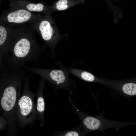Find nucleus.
I'll use <instances>...</instances> for the list:
<instances>
[{"instance_id":"obj_1","label":"nucleus","mask_w":136,"mask_h":136,"mask_svg":"<svg viewBox=\"0 0 136 136\" xmlns=\"http://www.w3.org/2000/svg\"><path fill=\"white\" fill-rule=\"evenodd\" d=\"M13 25L12 39L4 61L10 68L20 69L27 62H37L44 48L38 43L35 31L29 23Z\"/></svg>"},{"instance_id":"obj_2","label":"nucleus","mask_w":136,"mask_h":136,"mask_svg":"<svg viewBox=\"0 0 136 136\" xmlns=\"http://www.w3.org/2000/svg\"><path fill=\"white\" fill-rule=\"evenodd\" d=\"M0 104L4 111L9 112L14 107L21 86L25 72L19 69L0 67Z\"/></svg>"},{"instance_id":"obj_3","label":"nucleus","mask_w":136,"mask_h":136,"mask_svg":"<svg viewBox=\"0 0 136 136\" xmlns=\"http://www.w3.org/2000/svg\"><path fill=\"white\" fill-rule=\"evenodd\" d=\"M26 71L37 75L53 85L56 89L64 90L71 94L76 87L69 78L70 69H50L32 67H25Z\"/></svg>"},{"instance_id":"obj_4","label":"nucleus","mask_w":136,"mask_h":136,"mask_svg":"<svg viewBox=\"0 0 136 136\" xmlns=\"http://www.w3.org/2000/svg\"><path fill=\"white\" fill-rule=\"evenodd\" d=\"M29 24L49 47L52 56H54L55 49L60 38L51 14L44 15L39 19Z\"/></svg>"},{"instance_id":"obj_5","label":"nucleus","mask_w":136,"mask_h":136,"mask_svg":"<svg viewBox=\"0 0 136 136\" xmlns=\"http://www.w3.org/2000/svg\"><path fill=\"white\" fill-rule=\"evenodd\" d=\"M43 15L24 9L11 7L1 14L0 23L10 24L30 23L39 19Z\"/></svg>"},{"instance_id":"obj_6","label":"nucleus","mask_w":136,"mask_h":136,"mask_svg":"<svg viewBox=\"0 0 136 136\" xmlns=\"http://www.w3.org/2000/svg\"><path fill=\"white\" fill-rule=\"evenodd\" d=\"M13 30V24L0 23V63H3L7 56Z\"/></svg>"},{"instance_id":"obj_7","label":"nucleus","mask_w":136,"mask_h":136,"mask_svg":"<svg viewBox=\"0 0 136 136\" xmlns=\"http://www.w3.org/2000/svg\"><path fill=\"white\" fill-rule=\"evenodd\" d=\"M11 7L22 9L30 12L50 14L51 11L41 3H34L23 0H9Z\"/></svg>"},{"instance_id":"obj_8","label":"nucleus","mask_w":136,"mask_h":136,"mask_svg":"<svg viewBox=\"0 0 136 136\" xmlns=\"http://www.w3.org/2000/svg\"><path fill=\"white\" fill-rule=\"evenodd\" d=\"M70 72L76 76L88 82L101 83L111 85L112 83L98 78L91 73L86 71L76 69H70Z\"/></svg>"},{"instance_id":"obj_9","label":"nucleus","mask_w":136,"mask_h":136,"mask_svg":"<svg viewBox=\"0 0 136 136\" xmlns=\"http://www.w3.org/2000/svg\"><path fill=\"white\" fill-rule=\"evenodd\" d=\"M116 88L124 95L132 96L136 95V84L125 82L117 83Z\"/></svg>"},{"instance_id":"obj_10","label":"nucleus","mask_w":136,"mask_h":136,"mask_svg":"<svg viewBox=\"0 0 136 136\" xmlns=\"http://www.w3.org/2000/svg\"><path fill=\"white\" fill-rule=\"evenodd\" d=\"M61 136H83L81 129L79 125L78 127L62 132H60L58 134Z\"/></svg>"},{"instance_id":"obj_11","label":"nucleus","mask_w":136,"mask_h":136,"mask_svg":"<svg viewBox=\"0 0 136 136\" xmlns=\"http://www.w3.org/2000/svg\"><path fill=\"white\" fill-rule=\"evenodd\" d=\"M43 90L41 92V95L37 99L36 107L37 110L38 112L42 114H43L45 109V102L44 98L42 95Z\"/></svg>"},{"instance_id":"obj_12","label":"nucleus","mask_w":136,"mask_h":136,"mask_svg":"<svg viewBox=\"0 0 136 136\" xmlns=\"http://www.w3.org/2000/svg\"><path fill=\"white\" fill-rule=\"evenodd\" d=\"M67 0H59L56 3L55 9L58 11L65 10L68 7Z\"/></svg>"}]
</instances>
